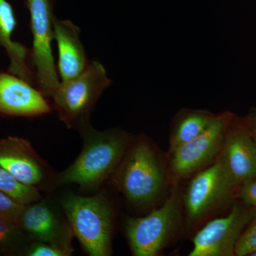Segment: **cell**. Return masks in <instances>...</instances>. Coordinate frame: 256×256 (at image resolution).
<instances>
[{"label": "cell", "mask_w": 256, "mask_h": 256, "mask_svg": "<svg viewBox=\"0 0 256 256\" xmlns=\"http://www.w3.org/2000/svg\"><path fill=\"white\" fill-rule=\"evenodd\" d=\"M82 129L86 133L82 153L58 176V182L95 188L117 168L129 143V136L119 130L99 132L88 126Z\"/></svg>", "instance_id": "obj_1"}, {"label": "cell", "mask_w": 256, "mask_h": 256, "mask_svg": "<svg viewBox=\"0 0 256 256\" xmlns=\"http://www.w3.org/2000/svg\"><path fill=\"white\" fill-rule=\"evenodd\" d=\"M73 233L86 252L92 256L111 254L112 210L102 195H72L62 202Z\"/></svg>", "instance_id": "obj_2"}, {"label": "cell", "mask_w": 256, "mask_h": 256, "mask_svg": "<svg viewBox=\"0 0 256 256\" xmlns=\"http://www.w3.org/2000/svg\"><path fill=\"white\" fill-rule=\"evenodd\" d=\"M112 84L104 65L89 60L86 68L78 76L62 82L52 96L54 106L68 128L88 126L90 112L102 92Z\"/></svg>", "instance_id": "obj_3"}, {"label": "cell", "mask_w": 256, "mask_h": 256, "mask_svg": "<svg viewBox=\"0 0 256 256\" xmlns=\"http://www.w3.org/2000/svg\"><path fill=\"white\" fill-rule=\"evenodd\" d=\"M126 198L136 204L156 200L162 190L164 178L158 158L144 140L131 148L114 176Z\"/></svg>", "instance_id": "obj_4"}, {"label": "cell", "mask_w": 256, "mask_h": 256, "mask_svg": "<svg viewBox=\"0 0 256 256\" xmlns=\"http://www.w3.org/2000/svg\"><path fill=\"white\" fill-rule=\"evenodd\" d=\"M24 5L30 12V28L33 36L30 65L34 69L38 88L46 97L52 98L60 82L52 46L54 38V1L24 0Z\"/></svg>", "instance_id": "obj_5"}, {"label": "cell", "mask_w": 256, "mask_h": 256, "mask_svg": "<svg viewBox=\"0 0 256 256\" xmlns=\"http://www.w3.org/2000/svg\"><path fill=\"white\" fill-rule=\"evenodd\" d=\"M181 198L178 191L160 208L141 218H128L126 229L132 254L156 256L164 248L178 225Z\"/></svg>", "instance_id": "obj_6"}, {"label": "cell", "mask_w": 256, "mask_h": 256, "mask_svg": "<svg viewBox=\"0 0 256 256\" xmlns=\"http://www.w3.org/2000/svg\"><path fill=\"white\" fill-rule=\"evenodd\" d=\"M234 116L230 111L218 114L205 132L170 153V172L173 180L188 178L216 160Z\"/></svg>", "instance_id": "obj_7"}, {"label": "cell", "mask_w": 256, "mask_h": 256, "mask_svg": "<svg viewBox=\"0 0 256 256\" xmlns=\"http://www.w3.org/2000/svg\"><path fill=\"white\" fill-rule=\"evenodd\" d=\"M256 208L234 204L228 216L210 220L195 236L190 256H233L236 246Z\"/></svg>", "instance_id": "obj_8"}, {"label": "cell", "mask_w": 256, "mask_h": 256, "mask_svg": "<svg viewBox=\"0 0 256 256\" xmlns=\"http://www.w3.org/2000/svg\"><path fill=\"white\" fill-rule=\"evenodd\" d=\"M236 188L218 159L197 174L188 184L184 196L188 220L196 223L224 202L229 201Z\"/></svg>", "instance_id": "obj_9"}, {"label": "cell", "mask_w": 256, "mask_h": 256, "mask_svg": "<svg viewBox=\"0 0 256 256\" xmlns=\"http://www.w3.org/2000/svg\"><path fill=\"white\" fill-rule=\"evenodd\" d=\"M217 159L236 188L244 180L256 176V144L244 117L234 114Z\"/></svg>", "instance_id": "obj_10"}, {"label": "cell", "mask_w": 256, "mask_h": 256, "mask_svg": "<svg viewBox=\"0 0 256 256\" xmlns=\"http://www.w3.org/2000/svg\"><path fill=\"white\" fill-rule=\"evenodd\" d=\"M18 226L28 237L65 250L73 252V230L45 202L32 203L24 208Z\"/></svg>", "instance_id": "obj_11"}, {"label": "cell", "mask_w": 256, "mask_h": 256, "mask_svg": "<svg viewBox=\"0 0 256 256\" xmlns=\"http://www.w3.org/2000/svg\"><path fill=\"white\" fill-rule=\"evenodd\" d=\"M52 111V106L40 89L14 74L0 72V114L28 118Z\"/></svg>", "instance_id": "obj_12"}, {"label": "cell", "mask_w": 256, "mask_h": 256, "mask_svg": "<svg viewBox=\"0 0 256 256\" xmlns=\"http://www.w3.org/2000/svg\"><path fill=\"white\" fill-rule=\"evenodd\" d=\"M0 166L20 182L36 186L48 176L46 165L26 140L8 137L0 140Z\"/></svg>", "instance_id": "obj_13"}, {"label": "cell", "mask_w": 256, "mask_h": 256, "mask_svg": "<svg viewBox=\"0 0 256 256\" xmlns=\"http://www.w3.org/2000/svg\"><path fill=\"white\" fill-rule=\"evenodd\" d=\"M53 24L58 46L57 69L62 82H66L80 75L89 60L80 40V28L69 20H60L56 16Z\"/></svg>", "instance_id": "obj_14"}, {"label": "cell", "mask_w": 256, "mask_h": 256, "mask_svg": "<svg viewBox=\"0 0 256 256\" xmlns=\"http://www.w3.org/2000/svg\"><path fill=\"white\" fill-rule=\"evenodd\" d=\"M18 22L13 6L8 0H0V47L4 48L10 63L8 72L36 85L34 72L30 65L31 50L12 40Z\"/></svg>", "instance_id": "obj_15"}, {"label": "cell", "mask_w": 256, "mask_h": 256, "mask_svg": "<svg viewBox=\"0 0 256 256\" xmlns=\"http://www.w3.org/2000/svg\"><path fill=\"white\" fill-rule=\"evenodd\" d=\"M217 114L200 109L178 111L172 122L169 153L205 132L214 122Z\"/></svg>", "instance_id": "obj_16"}, {"label": "cell", "mask_w": 256, "mask_h": 256, "mask_svg": "<svg viewBox=\"0 0 256 256\" xmlns=\"http://www.w3.org/2000/svg\"><path fill=\"white\" fill-rule=\"evenodd\" d=\"M28 236L20 226L0 217V254L15 255L25 250Z\"/></svg>", "instance_id": "obj_17"}, {"label": "cell", "mask_w": 256, "mask_h": 256, "mask_svg": "<svg viewBox=\"0 0 256 256\" xmlns=\"http://www.w3.org/2000/svg\"><path fill=\"white\" fill-rule=\"evenodd\" d=\"M0 191L24 206L37 202L40 198V192L36 186H28L20 182L1 166Z\"/></svg>", "instance_id": "obj_18"}, {"label": "cell", "mask_w": 256, "mask_h": 256, "mask_svg": "<svg viewBox=\"0 0 256 256\" xmlns=\"http://www.w3.org/2000/svg\"><path fill=\"white\" fill-rule=\"evenodd\" d=\"M256 250V215L244 229L236 246L235 256H250Z\"/></svg>", "instance_id": "obj_19"}, {"label": "cell", "mask_w": 256, "mask_h": 256, "mask_svg": "<svg viewBox=\"0 0 256 256\" xmlns=\"http://www.w3.org/2000/svg\"><path fill=\"white\" fill-rule=\"evenodd\" d=\"M24 205L18 203L14 198L0 191V217L18 224L20 216L24 208Z\"/></svg>", "instance_id": "obj_20"}, {"label": "cell", "mask_w": 256, "mask_h": 256, "mask_svg": "<svg viewBox=\"0 0 256 256\" xmlns=\"http://www.w3.org/2000/svg\"><path fill=\"white\" fill-rule=\"evenodd\" d=\"M236 194L246 206L256 208V176L242 181L237 188Z\"/></svg>", "instance_id": "obj_21"}, {"label": "cell", "mask_w": 256, "mask_h": 256, "mask_svg": "<svg viewBox=\"0 0 256 256\" xmlns=\"http://www.w3.org/2000/svg\"><path fill=\"white\" fill-rule=\"evenodd\" d=\"M28 256H67L70 254L60 248L46 242H36L32 244L26 252Z\"/></svg>", "instance_id": "obj_22"}, {"label": "cell", "mask_w": 256, "mask_h": 256, "mask_svg": "<svg viewBox=\"0 0 256 256\" xmlns=\"http://www.w3.org/2000/svg\"><path fill=\"white\" fill-rule=\"evenodd\" d=\"M244 119L256 144V108L250 109L247 116L244 117Z\"/></svg>", "instance_id": "obj_23"}, {"label": "cell", "mask_w": 256, "mask_h": 256, "mask_svg": "<svg viewBox=\"0 0 256 256\" xmlns=\"http://www.w3.org/2000/svg\"><path fill=\"white\" fill-rule=\"evenodd\" d=\"M250 256H256V250L252 252V254H250Z\"/></svg>", "instance_id": "obj_24"}]
</instances>
